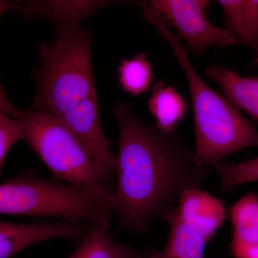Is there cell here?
<instances>
[{
    "label": "cell",
    "instance_id": "cell-1",
    "mask_svg": "<svg viewBox=\"0 0 258 258\" xmlns=\"http://www.w3.org/2000/svg\"><path fill=\"white\" fill-rule=\"evenodd\" d=\"M113 113L120 139L112 207L122 228L142 233L152 220L174 210L185 190L199 187L209 171L195 164L177 136L146 124L126 103L116 105Z\"/></svg>",
    "mask_w": 258,
    "mask_h": 258
},
{
    "label": "cell",
    "instance_id": "cell-2",
    "mask_svg": "<svg viewBox=\"0 0 258 258\" xmlns=\"http://www.w3.org/2000/svg\"><path fill=\"white\" fill-rule=\"evenodd\" d=\"M57 28L55 40L40 47L34 108L62 122L110 181L116 173V158L100 121L91 67L92 35L80 25Z\"/></svg>",
    "mask_w": 258,
    "mask_h": 258
},
{
    "label": "cell",
    "instance_id": "cell-3",
    "mask_svg": "<svg viewBox=\"0 0 258 258\" xmlns=\"http://www.w3.org/2000/svg\"><path fill=\"white\" fill-rule=\"evenodd\" d=\"M142 16L170 45L188 81L194 110L197 166L215 167L227 156L258 147V132L230 101L214 91L199 76L177 35L147 2L140 4Z\"/></svg>",
    "mask_w": 258,
    "mask_h": 258
},
{
    "label": "cell",
    "instance_id": "cell-4",
    "mask_svg": "<svg viewBox=\"0 0 258 258\" xmlns=\"http://www.w3.org/2000/svg\"><path fill=\"white\" fill-rule=\"evenodd\" d=\"M112 195L109 186L92 191L43 179L29 171L0 185V213L110 224L114 213Z\"/></svg>",
    "mask_w": 258,
    "mask_h": 258
},
{
    "label": "cell",
    "instance_id": "cell-5",
    "mask_svg": "<svg viewBox=\"0 0 258 258\" xmlns=\"http://www.w3.org/2000/svg\"><path fill=\"white\" fill-rule=\"evenodd\" d=\"M0 103V109L23 122L22 140L37 153L57 179L92 191L109 186V180L86 148L60 120L45 112L20 111L10 103L3 89Z\"/></svg>",
    "mask_w": 258,
    "mask_h": 258
},
{
    "label": "cell",
    "instance_id": "cell-6",
    "mask_svg": "<svg viewBox=\"0 0 258 258\" xmlns=\"http://www.w3.org/2000/svg\"><path fill=\"white\" fill-rule=\"evenodd\" d=\"M148 3L196 55H203L210 47L236 43L227 29L217 28L207 18L208 0H153Z\"/></svg>",
    "mask_w": 258,
    "mask_h": 258
},
{
    "label": "cell",
    "instance_id": "cell-7",
    "mask_svg": "<svg viewBox=\"0 0 258 258\" xmlns=\"http://www.w3.org/2000/svg\"><path fill=\"white\" fill-rule=\"evenodd\" d=\"M91 227L83 222L14 224L1 221L0 258H11L29 246L52 239L81 241L87 235Z\"/></svg>",
    "mask_w": 258,
    "mask_h": 258
},
{
    "label": "cell",
    "instance_id": "cell-8",
    "mask_svg": "<svg viewBox=\"0 0 258 258\" xmlns=\"http://www.w3.org/2000/svg\"><path fill=\"white\" fill-rule=\"evenodd\" d=\"M176 208L181 221L209 242L225 221V205L220 199L199 187L190 188L181 194Z\"/></svg>",
    "mask_w": 258,
    "mask_h": 258
},
{
    "label": "cell",
    "instance_id": "cell-9",
    "mask_svg": "<svg viewBox=\"0 0 258 258\" xmlns=\"http://www.w3.org/2000/svg\"><path fill=\"white\" fill-rule=\"evenodd\" d=\"M205 74L221 88L234 106L258 120V78L243 77L218 66H209Z\"/></svg>",
    "mask_w": 258,
    "mask_h": 258
},
{
    "label": "cell",
    "instance_id": "cell-10",
    "mask_svg": "<svg viewBox=\"0 0 258 258\" xmlns=\"http://www.w3.org/2000/svg\"><path fill=\"white\" fill-rule=\"evenodd\" d=\"M108 4L109 2L100 1L32 2L19 10L30 18H46L60 26L79 25L83 18Z\"/></svg>",
    "mask_w": 258,
    "mask_h": 258
},
{
    "label": "cell",
    "instance_id": "cell-11",
    "mask_svg": "<svg viewBox=\"0 0 258 258\" xmlns=\"http://www.w3.org/2000/svg\"><path fill=\"white\" fill-rule=\"evenodd\" d=\"M164 220L169 222V239L160 252H152V258H204L207 241L181 221L176 209Z\"/></svg>",
    "mask_w": 258,
    "mask_h": 258
},
{
    "label": "cell",
    "instance_id": "cell-12",
    "mask_svg": "<svg viewBox=\"0 0 258 258\" xmlns=\"http://www.w3.org/2000/svg\"><path fill=\"white\" fill-rule=\"evenodd\" d=\"M148 106L157 120L156 127L166 133H174L184 118L186 103L176 90L159 80L152 88Z\"/></svg>",
    "mask_w": 258,
    "mask_h": 258
},
{
    "label": "cell",
    "instance_id": "cell-13",
    "mask_svg": "<svg viewBox=\"0 0 258 258\" xmlns=\"http://www.w3.org/2000/svg\"><path fill=\"white\" fill-rule=\"evenodd\" d=\"M109 225H91L87 235L70 258H128L132 249L115 240Z\"/></svg>",
    "mask_w": 258,
    "mask_h": 258
},
{
    "label": "cell",
    "instance_id": "cell-14",
    "mask_svg": "<svg viewBox=\"0 0 258 258\" xmlns=\"http://www.w3.org/2000/svg\"><path fill=\"white\" fill-rule=\"evenodd\" d=\"M233 227L232 239L258 244V195L249 192L234 204L229 211Z\"/></svg>",
    "mask_w": 258,
    "mask_h": 258
},
{
    "label": "cell",
    "instance_id": "cell-15",
    "mask_svg": "<svg viewBox=\"0 0 258 258\" xmlns=\"http://www.w3.org/2000/svg\"><path fill=\"white\" fill-rule=\"evenodd\" d=\"M118 73L122 89L134 96L149 91L154 80L152 66L143 52L133 58L122 60Z\"/></svg>",
    "mask_w": 258,
    "mask_h": 258
},
{
    "label": "cell",
    "instance_id": "cell-16",
    "mask_svg": "<svg viewBox=\"0 0 258 258\" xmlns=\"http://www.w3.org/2000/svg\"><path fill=\"white\" fill-rule=\"evenodd\" d=\"M215 168L221 176V187L225 192H230L240 185L258 181V157L237 164L222 162Z\"/></svg>",
    "mask_w": 258,
    "mask_h": 258
},
{
    "label": "cell",
    "instance_id": "cell-17",
    "mask_svg": "<svg viewBox=\"0 0 258 258\" xmlns=\"http://www.w3.org/2000/svg\"><path fill=\"white\" fill-rule=\"evenodd\" d=\"M24 126L20 119L13 118L0 110V169H3L10 149L20 139H23Z\"/></svg>",
    "mask_w": 258,
    "mask_h": 258
},
{
    "label": "cell",
    "instance_id": "cell-18",
    "mask_svg": "<svg viewBox=\"0 0 258 258\" xmlns=\"http://www.w3.org/2000/svg\"><path fill=\"white\" fill-rule=\"evenodd\" d=\"M239 43L249 47L258 57V0H245L243 27Z\"/></svg>",
    "mask_w": 258,
    "mask_h": 258
},
{
    "label": "cell",
    "instance_id": "cell-19",
    "mask_svg": "<svg viewBox=\"0 0 258 258\" xmlns=\"http://www.w3.org/2000/svg\"><path fill=\"white\" fill-rule=\"evenodd\" d=\"M225 14L227 30L239 43L242 36L245 0H220Z\"/></svg>",
    "mask_w": 258,
    "mask_h": 258
},
{
    "label": "cell",
    "instance_id": "cell-20",
    "mask_svg": "<svg viewBox=\"0 0 258 258\" xmlns=\"http://www.w3.org/2000/svg\"><path fill=\"white\" fill-rule=\"evenodd\" d=\"M230 251L235 258H258V244H247L232 239Z\"/></svg>",
    "mask_w": 258,
    "mask_h": 258
},
{
    "label": "cell",
    "instance_id": "cell-21",
    "mask_svg": "<svg viewBox=\"0 0 258 258\" xmlns=\"http://www.w3.org/2000/svg\"><path fill=\"white\" fill-rule=\"evenodd\" d=\"M128 258H152V252H138L132 249Z\"/></svg>",
    "mask_w": 258,
    "mask_h": 258
},
{
    "label": "cell",
    "instance_id": "cell-22",
    "mask_svg": "<svg viewBox=\"0 0 258 258\" xmlns=\"http://www.w3.org/2000/svg\"><path fill=\"white\" fill-rule=\"evenodd\" d=\"M254 64H258V57H257V58H256V60H254Z\"/></svg>",
    "mask_w": 258,
    "mask_h": 258
}]
</instances>
